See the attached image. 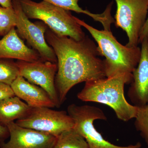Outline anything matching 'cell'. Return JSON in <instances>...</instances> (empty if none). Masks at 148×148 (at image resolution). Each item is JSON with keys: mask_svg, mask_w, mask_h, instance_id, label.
<instances>
[{"mask_svg": "<svg viewBox=\"0 0 148 148\" xmlns=\"http://www.w3.org/2000/svg\"><path fill=\"white\" fill-rule=\"evenodd\" d=\"M141 57L137 68L132 73V80L127 96L134 106L148 105V38L141 42Z\"/></svg>", "mask_w": 148, "mask_h": 148, "instance_id": "obj_11", "label": "cell"}, {"mask_svg": "<svg viewBox=\"0 0 148 148\" xmlns=\"http://www.w3.org/2000/svg\"><path fill=\"white\" fill-rule=\"evenodd\" d=\"M16 14L13 7H0V36H4L16 27Z\"/></svg>", "mask_w": 148, "mask_h": 148, "instance_id": "obj_18", "label": "cell"}, {"mask_svg": "<svg viewBox=\"0 0 148 148\" xmlns=\"http://www.w3.org/2000/svg\"><path fill=\"white\" fill-rule=\"evenodd\" d=\"M31 107L17 96L6 98L0 102V124L7 126L15 120L23 118Z\"/></svg>", "mask_w": 148, "mask_h": 148, "instance_id": "obj_14", "label": "cell"}, {"mask_svg": "<svg viewBox=\"0 0 148 148\" xmlns=\"http://www.w3.org/2000/svg\"><path fill=\"white\" fill-rule=\"evenodd\" d=\"M15 123L21 127L56 137L75 126L73 119L66 111L54 110L47 107L32 108L26 116Z\"/></svg>", "mask_w": 148, "mask_h": 148, "instance_id": "obj_7", "label": "cell"}, {"mask_svg": "<svg viewBox=\"0 0 148 148\" xmlns=\"http://www.w3.org/2000/svg\"><path fill=\"white\" fill-rule=\"evenodd\" d=\"M67 111L75 122L74 129L84 138L88 148H143L139 142L135 145L122 147L114 145L104 139L93 125L96 120L107 119L103 110L99 108L73 104L69 106Z\"/></svg>", "mask_w": 148, "mask_h": 148, "instance_id": "obj_5", "label": "cell"}, {"mask_svg": "<svg viewBox=\"0 0 148 148\" xmlns=\"http://www.w3.org/2000/svg\"><path fill=\"white\" fill-rule=\"evenodd\" d=\"M19 75L16 62L6 58L0 59V83L11 86Z\"/></svg>", "mask_w": 148, "mask_h": 148, "instance_id": "obj_17", "label": "cell"}, {"mask_svg": "<svg viewBox=\"0 0 148 148\" xmlns=\"http://www.w3.org/2000/svg\"><path fill=\"white\" fill-rule=\"evenodd\" d=\"M16 59L28 62L42 59L38 52L28 47L14 27L0 40V59Z\"/></svg>", "mask_w": 148, "mask_h": 148, "instance_id": "obj_12", "label": "cell"}, {"mask_svg": "<svg viewBox=\"0 0 148 148\" xmlns=\"http://www.w3.org/2000/svg\"><path fill=\"white\" fill-rule=\"evenodd\" d=\"M13 0H0V5L4 8L12 7V2Z\"/></svg>", "mask_w": 148, "mask_h": 148, "instance_id": "obj_23", "label": "cell"}, {"mask_svg": "<svg viewBox=\"0 0 148 148\" xmlns=\"http://www.w3.org/2000/svg\"><path fill=\"white\" fill-rule=\"evenodd\" d=\"M75 18L77 23L90 33L98 44L101 56L106 58L103 60L106 77L132 75L141 57V49L138 46L129 47L122 45L111 31L98 30L76 17Z\"/></svg>", "mask_w": 148, "mask_h": 148, "instance_id": "obj_3", "label": "cell"}, {"mask_svg": "<svg viewBox=\"0 0 148 148\" xmlns=\"http://www.w3.org/2000/svg\"><path fill=\"white\" fill-rule=\"evenodd\" d=\"M22 10L29 18L38 19L45 23L56 35L65 36L76 40L84 38L85 34L71 12L42 1L18 0Z\"/></svg>", "mask_w": 148, "mask_h": 148, "instance_id": "obj_4", "label": "cell"}, {"mask_svg": "<svg viewBox=\"0 0 148 148\" xmlns=\"http://www.w3.org/2000/svg\"><path fill=\"white\" fill-rule=\"evenodd\" d=\"M12 5L16 13V27L18 34L27 40L39 54L42 60L57 64L54 51L46 41L45 36L47 25L43 22H31L22 10L18 0H13Z\"/></svg>", "mask_w": 148, "mask_h": 148, "instance_id": "obj_8", "label": "cell"}, {"mask_svg": "<svg viewBox=\"0 0 148 148\" xmlns=\"http://www.w3.org/2000/svg\"><path fill=\"white\" fill-rule=\"evenodd\" d=\"M132 78L133 75H120L87 82L77 96L82 101L110 106L118 119L128 121L135 119L138 111V107L130 104L124 96L125 85L131 83Z\"/></svg>", "mask_w": 148, "mask_h": 148, "instance_id": "obj_2", "label": "cell"}, {"mask_svg": "<svg viewBox=\"0 0 148 148\" xmlns=\"http://www.w3.org/2000/svg\"><path fill=\"white\" fill-rule=\"evenodd\" d=\"M16 63L20 75L45 90L55 103L56 107H60L55 84L58 71L57 64L42 59L34 62L18 60Z\"/></svg>", "mask_w": 148, "mask_h": 148, "instance_id": "obj_9", "label": "cell"}, {"mask_svg": "<svg viewBox=\"0 0 148 148\" xmlns=\"http://www.w3.org/2000/svg\"><path fill=\"white\" fill-rule=\"evenodd\" d=\"M117 10L115 25L126 32V46H138L141 30L148 14V0H115Z\"/></svg>", "mask_w": 148, "mask_h": 148, "instance_id": "obj_6", "label": "cell"}, {"mask_svg": "<svg viewBox=\"0 0 148 148\" xmlns=\"http://www.w3.org/2000/svg\"><path fill=\"white\" fill-rule=\"evenodd\" d=\"M7 127L10 138L7 143H0L1 148H52L57 139L48 133L21 127L14 122Z\"/></svg>", "mask_w": 148, "mask_h": 148, "instance_id": "obj_10", "label": "cell"}, {"mask_svg": "<svg viewBox=\"0 0 148 148\" xmlns=\"http://www.w3.org/2000/svg\"><path fill=\"white\" fill-rule=\"evenodd\" d=\"M135 126L148 147V105L138 107Z\"/></svg>", "mask_w": 148, "mask_h": 148, "instance_id": "obj_19", "label": "cell"}, {"mask_svg": "<svg viewBox=\"0 0 148 148\" xmlns=\"http://www.w3.org/2000/svg\"><path fill=\"white\" fill-rule=\"evenodd\" d=\"M51 4L62 8L68 10L75 12L78 13H83L88 15L95 21H99L103 25L104 28H107L111 23L110 14L108 10H105L103 13L94 14L89 11L84 10L80 7L78 2L80 0H43Z\"/></svg>", "mask_w": 148, "mask_h": 148, "instance_id": "obj_15", "label": "cell"}, {"mask_svg": "<svg viewBox=\"0 0 148 148\" xmlns=\"http://www.w3.org/2000/svg\"><path fill=\"white\" fill-rule=\"evenodd\" d=\"M145 38H148V14L145 23L140 32L139 38V44H141L143 40Z\"/></svg>", "mask_w": 148, "mask_h": 148, "instance_id": "obj_21", "label": "cell"}, {"mask_svg": "<svg viewBox=\"0 0 148 148\" xmlns=\"http://www.w3.org/2000/svg\"><path fill=\"white\" fill-rule=\"evenodd\" d=\"M45 36L57 58L55 84L60 106L74 86L106 77L104 60L99 58L98 46L87 36L76 40L58 36L47 28Z\"/></svg>", "mask_w": 148, "mask_h": 148, "instance_id": "obj_1", "label": "cell"}, {"mask_svg": "<svg viewBox=\"0 0 148 148\" xmlns=\"http://www.w3.org/2000/svg\"><path fill=\"white\" fill-rule=\"evenodd\" d=\"M10 136L9 132L7 126L0 124V143L4 142V140Z\"/></svg>", "mask_w": 148, "mask_h": 148, "instance_id": "obj_22", "label": "cell"}, {"mask_svg": "<svg viewBox=\"0 0 148 148\" xmlns=\"http://www.w3.org/2000/svg\"><path fill=\"white\" fill-rule=\"evenodd\" d=\"M10 86L15 96L24 100L31 108L56 107L55 103L45 90L26 80L20 75Z\"/></svg>", "mask_w": 148, "mask_h": 148, "instance_id": "obj_13", "label": "cell"}, {"mask_svg": "<svg viewBox=\"0 0 148 148\" xmlns=\"http://www.w3.org/2000/svg\"><path fill=\"white\" fill-rule=\"evenodd\" d=\"M14 96L15 95L10 86L0 83V102Z\"/></svg>", "mask_w": 148, "mask_h": 148, "instance_id": "obj_20", "label": "cell"}, {"mask_svg": "<svg viewBox=\"0 0 148 148\" xmlns=\"http://www.w3.org/2000/svg\"><path fill=\"white\" fill-rule=\"evenodd\" d=\"M52 148H88V145L84 138L73 128L58 135Z\"/></svg>", "mask_w": 148, "mask_h": 148, "instance_id": "obj_16", "label": "cell"}]
</instances>
